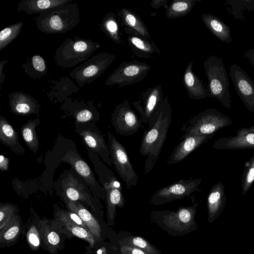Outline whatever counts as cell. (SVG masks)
<instances>
[{
	"label": "cell",
	"instance_id": "obj_1",
	"mask_svg": "<svg viewBox=\"0 0 254 254\" xmlns=\"http://www.w3.org/2000/svg\"><path fill=\"white\" fill-rule=\"evenodd\" d=\"M172 110L168 97L164 98L149 122L144 131L139 148L140 154L146 157L144 173L154 168L161 153L172 122Z\"/></svg>",
	"mask_w": 254,
	"mask_h": 254
},
{
	"label": "cell",
	"instance_id": "obj_2",
	"mask_svg": "<svg viewBox=\"0 0 254 254\" xmlns=\"http://www.w3.org/2000/svg\"><path fill=\"white\" fill-rule=\"evenodd\" d=\"M86 149L98 176V181L105 191L107 225L109 227H113L115 225L117 207L122 208L126 205L121 184L112 170L103 163L98 155L88 147H86Z\"/></svg>",
	"mask_w": 254,
	"mask_h": 254
},
{
	"label": "cell",
	"instance_id": "obj_3",
	"mask_svg": "<svg viewBox=\"0 0 254 254\" xmlns=\"http://www.w3.org/2000/svg\"><path fill=\"white\" fill-rule=\"evenodd\" d=\"M55 189L58 195H62L71 200L81 202L89 207L93 214L104 219V206L101 200L93 195L85 181L72 168L64 171Z\"/></svg>",
	"mask_w": 254,
	"mask_h": 254
},
{
	"label": "cell",
	"instance_id": "obj_4",
	"mask_svg": "<svg viewBox=\"0 0 254 254\" xmlns=\"http://www.w3.org/2000/svg\"><path fill=\"white\" fill-rule=\"evenodd\" d=\"M198 202L180 206L173 210H152L150 220L168 235L174 237L188 235L197 229L195 220Z\"/></svg>",
	"mask_w": 254,
	"mask_h": 254
},
{
	"label": "cell",
	"instance_id": "obj_5",
	"mask_svg": "<svg viewBox=\"0 0 254 254\" xmlns=\"http://www.w3.org/2000/svg\"><path fill=\"white\" fill-rule=\"evenodd\" d=\"M79 21L78 9L75 3H67L41 13L36 19L38 29L46 33H64Z\"/></svg>",
	"mask_w": 254,
	"mask_h": 254
},
{
	"label": "cell",
	"instance_id": "obj_6",
	"mask_svg": "<svg viewBox=\"0 0 254 254\" xmlns=\"http://www.w3.org/2000/svg\"><path fill=\"white\" fill-rule=\"evenodd\" d=\"M203 68L208 80V96L215 98L224 107L231 109L229 81L222 59L211 55L203 62Z\"/></svg>",
	"mask_w": 254,
	"mask_h": 254
},
{
	"label": "cell",
	"instance_id": "obj_7",
	"mask_svg": "<svg viewBox=\"0 0 254 254\" xmlns=\"http://www.w3.org/2000/svg\"><path fill=\"white\" fill-rule=\"evenodd\" d=\"M58 196L64 203L68 210L76 213L80 217L94 237L96 243L108 240L111 245H117V233L107 226L103 218H99L93 214L79 201L71 200L62 195Z\"/></svg>",
	"mask_w": 254,
	"mask_h": 254
},
{
	"label": "cell",
	"instance_id": "obj_8",
	"mask_svg": "<svg viewBox=\"0 0 254 254\" xmlns=\"http://www.w3.org/2000/svg\"><path fill=\"white\" fill-rule=\"evenodd\" d=\"M232 124L230 117L211 108L192 116L183 125L181 131L183 134L210 135Z\"/></svg>",
	"mask_w": 254,
	"mask_h": 254
},
{
	"label": "cell",
	"instance_id": "obj_9",
	"mask_svg": "<svg viewBox=\"0 0 254 254\" xmlns=\"http://www.w3.org/2000/svg\"><path fill=\"white\" fill-rule=\"evenodd\" d=\"M110 155L112 165L127 189L137 185L138 177L124 146L110 131L107 132Z\"/></svg>",
	"mask_w": 254,
	"mask_h": 254
},
{
	"label": "cell",
	"instance_id": "obj_10",
	"mask_svg": "<svg viewBox=\"0 0 254 254\" xmlns=\"http://www.w3.org/2000/svg\"><path fill=\"white\" fill-rule=\"evenodd\" d=\"M151 66L137 60L124 61L113 71L105 82L106 85L118 84L119 87L139 83L148 73Z\"/></svg>",
	"mask_w": 254,
	"mask_h": 254
},
{
	"label": "cell",
	"instance_id": "obj_11",
	"mask_svg": "<svg viewBox=\"0 0 254 254\" xmlns=\"http://www.w3.org/2000/svg\"><path fill=\"white\" fill-rule=\"evenodd\" d=\"M201 183V179L179 180L156 191L150 197L149 204L157 206L189 197L199 190Z\"/></svg>",
	"mask_w": 254,
	"mask_h": 254
},
{
	"label": "cell",
	"instance_id": "obj_12",
	"mask_svg": "<svg viewBox=\"0 0 254 254\" xmlns=\"http://www.w3.org/2000/svg\"><path fill=\"white\" fill-rule=\"evenodd\" d=\"M111 122L116 132L123 136H129L137 132L143 124L127 99L116 106L112 114Z\"/></svg>",
	"mask_w": 254,
	"mask_h": 254
},
{
	"label": "cell",
	"instance_id": "obj_13",
	"mask_svg": "<svg viewBox=\"0 0 254 254\" xmlns=\"http://www.w3.org/2000/svg\"><path fill=\"white\" fill-rule=\"evenodd\" d=\"M75 131L83 138L86 145L102 159L106 165L112 166L108 144L95 122L75 124Z\"/></svg>",
	"mask_w": 254,
	"mask_h": 254
},
{
	"label": "cell",
	"instance_id": "obj_14",
	"mask_svg": "<svg viewBox=\"0 0 254 254\" xmlns=\"http://www.w3.org/2000/svg\"><path fill=\"white\" fill-rule=\"evenodd\" d=\"M61 159L62 162L69 164L83 179L95 197L105 201L106 194L103 188L96 179L94 173L89 165L81 158L76 150H68Z\"/></svg>",
	"mask_w": 254,
	"mask_h": 254
},
{
	"label": "cell",
	"instance_id": "obj_15",
	"mask_svg": "<svg viewBox=\"0 0 254 254\" xmlns=\"http://www.w3.org/2000/svg\"><path fill=\"white\" fill-rule=\"evenodd\" d=\"M41 248L50 254H57L64 248L66 236L55 219H41Z\"/></svg>",
	"mask_w": 254,
	"mask_h": 254
},
{
	"label": "cell",
	"instance_id": "obj_16",
	"mask_svg": "<svg viewBox=\"0 0 254 254\" xmlns=\"http://www.w3.org/2000/svg\"><path fill=\"white\" fill-rule=\"evenodd\" d=\"M229 71L237 94L245 107L254 113V81L236 63L230 66Z\"/></svg>",
	"mask_w": 254,
	"mask_h": 254
},
{
	"label": "cell",
	"instance_id": "obj_17",
	"mask_svg": "<svg viewBox=\"0 0 254 254\" xmlns=\"http://www.w3.org/2000/svg\"><path fill=\"white\" fill-rule=\"evenodd\" d=\"M160 84L148 88L141 93L140 100L132 103L143 124L147 125L164 99Z\"/></svg>",
	"mask_w": 254,
	"mask_h": 254
},
{
	"label": "cell",
	"instance_id": "obj_18",
	"mask_svg": "<svg viewBox=\"0 0 254 254\" xmlns=\"http://www.w3.org/2000/svg\"><path fill=\"white\" fill-rule=\"evenodd\" d=\"M214 135L183 134L180 137L181 140L172 151L166 163L172 165L181 162Z\"/></svg>",
	"mask_w": 254,
	"mask_h": 254
},
{
	"label": "cell",
	"instance_id": "obj_19",
	"mask_svg": "<svg viewBox=\"0 0 254 254\" xmlns=\"http://www.w3.org/2000/svg\"><path fill=\"white\" fill-rule=\"evenodd\" d=\"M213 148L219 150L254 149V126L238 129L234 136L219 138Z\"/></svg>",
	"mask_w": 254,
	"mask_h": 254
},
{
	"label": "cell",
	"instance_id": "obj_20",
	"mask_svg": "<svg viewBox=\"0 0 254 254\" xmlns=\"http://www.w3.org/2000/svg\"><path fill=\"white\" fill-rule=\"evenodd\" d=\"M54 219H55L62 228L63 233L67 239L76 237L88 243V246L85 247L86 253L89 252L96 244V242L91 233L83 227L71 221L61 212L57 204L53 205Z\"/></svg>",
	"mask_w": 254,
	"mask_h": 254
},
{
	"label": "cell",
	"instance_id": "obj_21",
	"mask_svg": "<svg viewBox=\"0 0 254 254\" xmlns=\"http://www.w3.org/2000/svg\"><path fill=\"white\" fill-rule=\"evenodd\" d=\"M127 43L133 54L138 58L155 59L161 56L160 51L155 43L133 30L123 28Z\"/></svg>",
	"mask_w": 254,
	"mask_h": 254
},
{
	"label": "cell",
	"instance_id": "obj_22",
	"mask_svg": "<svg viewBox=\"0 0 254 254\" xmlns=\"http://www.w3.org/2000/svg\"><path fill=\"white\" fill-rule=\"evenodd\" d=\"M226 200L224 186L219 181L212 186L207 196V220L210 223H212L222 213Z\"/></svg>",
	"mask_w": 254,
	"mask_h": 254
},
{
	"label": "cell",
	"instance_id": "obj_23",
	"mask_svg": "<svg viewBox=\"0 0 254 254\" xmlns=\"http://www.w3.org/2000/svg\"><path fill=\"white\" fill-rule=\"evenodd\" d=\"M41 219L32 207L30 209L28 219L23 225L22 236L32 251L41 248Z\"/></svg>",
	"mask_w": 254,
	"mask_h": 254
},
{
	"label": "cell",
	"instance_id": "obj_24",
	"mask_svg": "<svg viewBox=\"0 0 254 254\" xmlns=\"http://www.w3.org/2000/svg\"><path fill=\"white\" fill-rule=\"evenodd\" d=\"M193 62H190L187 66L183 77V84L190 98L201 100L208 96L207 89L202 81L192 71Z\"/></svg>",
	"mask_w": 254,
	"mask_h": 254
},
{
	"label": "cell",
	"instance_id": "obj_25",
	"mask_svg": "<svg viewBox=\"0 0 254 254\" xmlns=\"http://www.w3.org/2000/svg\"><path fill=\"white\" fill-rule=\"evenodd\" d=\"M116 58L114 55L101 53L93 57V61L83 68L79 79H95L103 73Z\"/></svg>",
	"mask_w": 254,
	"mask_h": 254
},
{
	"label": "cell",
	"instance_id": "obj_26",
	"mask_svg": "<svg viewBox=\"0 0 254 254\" xmlns=\"http://www.w3.org/2000/svg\"><path fill=\"white\" fill-rule=\"evenodd\" d=\"M23 225L21 216L17 214L0 230V248L14 246L22 235Z\"/></svg>",
	"mask_w": 254,
	"mask_h": 254
},
{
	"label": "cell",
	"instance_id": "obj_27",
	"mask_svg": "<svg viewBox=\"0 0 254 254\" xmlns=\"http://www.w3.org/2000/svg\"><path fill=\"white\" fill-rule=\"evenodd\" d=\"M119 22L123 28L133 30L142 36L151 39L150 34L142 19L131 10L122 8L118 10Z\"/></svg>",
	"mask_w": 254,
	"mask_h": 254
},
{
	"label": "cell",
	"instance_id": "obj_28",
	"mask_svg": "<svg viewBox=\"0 0 254 254\" xmlns=\"http://www.w3.org/2000/svg\"><path fill=\"white\" fill-rule=\"evenodd\" d=\"M98 47L95 43L88 42L87 41L78 40L71 44V47L69 46L62 50L63 51L62 55L64 60H73L72 64H77L76 63L89 56L93 52L92 49L96 50Z\"/></svg>",
	"mask_w": 254,
	"mask_h": 254
},
{
	"label": "cell",
	"instance_id": "obj_29",
	"mask_svg": "<svg viewBox=\"0 0 254 254\" xmlns=\"http://www.w3.org/2000/svg\"><path fill=\"white\" fill-rule=\"evenodd\" d=\"M201 18L207 28L221 41L230 44L232 42L230 28L216 16L203 13Z\"/></svg>",
	"mask_w": 254,
	"mask_h": 254
},
{
	"label": "cell",
	"instance_id": "obj_30",
	"mask_svg": "<svg viewBox=\"0 0 254 254\" xmlns=\"http://www.w3.org/2000/svg\"><path fill=\"white\" fill-rule=\"evenodd\" d=\"M19 136L8 121L3 117L0 118V141L17 154H24L25 149L19 142Z\"/></svg>",
	"mask_w": 254,
	"mask_h": 254
},
{
	"label": "cell",
	"instance_id": "obj_31",
	"mask_svg": "<svg viewBox=\"0 0 254 254\" xmlns=\"http://www.w3.org/2000/svg\"><path fill=\"white\" fill-rule=\"evenodd\" d=\"M118 244L130 246L143 250L149 254H162L161 251L145 239L135 236L129 231L121 230L117 233Z\"/></svg>",
	"mask_w": 254,
	"mask_h": 254
},
{
	"label": "cell",
	"instance_id": "obj_32",
	"mask_svg": "<svg viewBox=\"0 0 254 254\" xmlns=\"http://www.w3.org/2000/svg\"><path fill=\"white\" fill-rule=\"evenodd\" d=\"M72 0H23L18 3V11L28 14L42 13L49 9L68 3Z\"/></svg>",
	"mask_w": 254,
	"mask_h": 254
},
{
	"label": "cell",
	"instance_id": "obj_33",
	"mask_svg": "<svg viewBox=\"0 0 254 254\" xmlns=\"http://www.w3.org/2000/svg\"><path fill=\"white\" fill-rule=\"evenodd\" d=\"M11 111L17 115H27L39 113L37 102L24 95H16L10 99Z\"/></svg>",
	"mask_w": 254,
	"mask_h": 254
},
{
	"label": "cell",
	"instance_id": "obj_34",
	"mask_svg": "<svg viewBox=\"0 0 254 254\" xmlns=\"http://www.w3.org/2000/svg\"><path fill=\"white\" fill-rule=\"evenodd\" d=\"M228 12L235 19L243 21L250 12L254 11V0H226Z\"/></svg>",
	"mask_w": 254,
	"mask_h": 254
},
{
	"label": "cell",
	"instance_id": "obj_35",
	"mask_svg": "<svg viewBox=\"0 0 254 254\" xmlns=\"http://www.w3.org/2000/svg\"><path fill=\"white\" fill-rule=\"evenodd\" d=\"M40 124L39 118L30 119L23 125L21 128V134L29 148L34 153L39 149V141L36 132V127Z\"/></svg>",
	"mask_w": 254,
	"mask_h": 254
},
{
	"label": "cell",
	"instance_id": "obj_36",
	"mask_svg": "<svg viewBox=\"0 0 254 254\" xmlns=\"http://www.w3.org/2000/svg\"><path fill=\"white\" fill-rule=\"evenodd\" d=\"M201 0H174L167 8L166 16L170 19L177 18L189 14L193 6Z\"/></svg>",
	"mask_w": 254,
	"mask_h": 254
},
{
	"label": "cell",
	"instance_id": "obj_37",
	"mask_svg": "<svg viewBox=\"0 0 254 254\" xmlns=\"http://www.w3.org/2000/svg\"><path fill=\"white\" fill-rule=\"evenodd\" d=\"M116 15L112 12L108 13L102 22L103 31L116 44L122 42V34L120 31Z\"/></svg>",
	"mask_w": 254,
	"mask_h": 254
},
{
	"label": "cell",
	"instance_id": "obj_38",
	"mask_svg": "<svg viewBox=\"0 0 254 254\" xmlns=\"http://www.w3.org/2000/svg\"><path fill=\"white\" fill-rule=\"evenodd\" d=\"M254 182V154L245 164L241 180L242 194L246 195Z\"/></svg>",
	"mask_w": 254,
	"mask_h": 254
},
{
	"label": "cell",
	"instance_id": "obj_39",
	"mask_svg": "<svg viewBox=\"0 0 254 254\" xmlns=\"http://www.w3.org/2000/svg\"><path fill=\"white\" fill-rule=\"evenodd\" d=\"M22 26L21 22L11 25L0 32V50L4 48L14 40L20 32Z\"/></svg>",
	"mask_w": 254,
	"mask_h": 254
},
{
	"label": "cell",
	"instance_id": "obj_40",
	"mask_svg": "<svg viewBox=\"0 0 254 254\" xmlns=\"http://www.w3.org/2000/svg\"><path fill=\"white\" fill-rule=\"evenodd\" d=\"M19 210L16 205L10 203H0V230L16 215Z\"/></svg>",
	"mask_w": 254,
	"mask_h": 254
},
{
	"label": "cell",
	"instance_id": "obj_41",
	"mask_svg": "<svg viewBox=\"0 0 254 254\" xmlns=\"http://www.w3.org/2000/svg\"><path fill=\"white\" fill-rule=\"evenodd\" d=\"M111 254H149L146 252L130 246L117 244L111 245Z\"/></svg>",
	"mask_w": 254,
	"mask_h": 254
},
{
	"label": "cell",
	"instance_id": "obj_42",
	"mask_svg": "<svg viewBox=\"0 0 254 254\" xmlns=\"http://www.w3.org/2000/svg\"><path fill=\"white\" fill-rule=\"evenodd\" d=\"M85 254H111V244L109 241L97 243L93 248Z\"/></svg>",
	"mask_w": 254,
	"mask_h": 254
},
{
	"label": "cell",
	"instance_id": "obj_43",
	"mask_svg": "<svg viewBox=\"0 0 254 254\" xmlns=\"http://www.w3.org/2000/svg\"><path fill=\"white\" fill-rule=\"evenodd\" d=\"M92 113L88 110H83L77 113L75 117V121L77 124H83L93 121Z\"/></svg>",
	"mask_w": 254,
	"mask_h": 254
},
{
	"label": "cell",
	"instance_id": "obj_44",
	"mask_svg": "<svg viewBox=\"0 0 254 254\" xmlns=\"http://www.w3.org/2000/svg\"><path fill=\"white\" fill-rule=\"evenodd\" d=\"M33 65L35 69L39 71H43L45 69L44 59L40 56L36 55L32 58Z\"/></svg>",
	"mask_w": 254,
	"mask_h": 254
},
{
	"label": "cell",
	"instance_id": "obj_45",
	"mask_svg": "<svg viewBox=\"0 0 254 254\" xmlns=\"http://www.w3.org/2000/svg\"><path fill=\"white\" fill-rule=\"evenodd\" d=\"M9 160L4 156L1 155L0 156V169L1 171L8 170Z\"/></svg>",
	"mask_w": 254,
	"mask_h": 254
},
{
	"label": "cell",
	"instance_id": "obj_46",
	"mask_svg": "<svg viewBox=\"0 0 254 254\" xmlns=\"http://www.w3.org/2000/svg\"><path fill=\"white\" fill-rule=\"evenodd\" d=\"M168 0H152L151 2V6L154 9H158L162 6L167 4Z\"/></svg>",
	"mask_w": 254,
	"mask_h": 254
},
{
	"label": "cell",
	"instance_id": "obj_47",
	"mask_svg": "<svg viewBox=\"0 0 254 254\" xmlns=\"http://www.w3.org/2000/svg\"><path fill=\"white\" fill-rule=\"evenodd\" d=\"M245 57L248 59L254 68V48L250 49L245 52Z\"/></svg>",
	"mask_w": 254,
	"mask_h": 254
}]
</instances>
